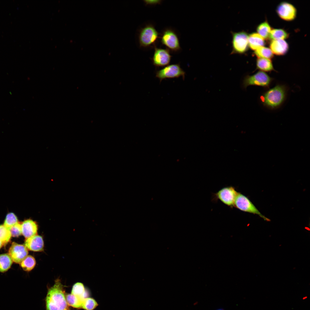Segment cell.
<instances>
[{
    "label": "cell",
    "mask_w": 310,
    "mask_h": 310,
    "mask_svg": "<svg viewBox=\"0 0 310 310\" xmlns=\"http://www.w3.org/2000/svg\"><path fill=\"white\" fill-rule=\"evenodd\" d=\"M254 54L257 58L271 59L274 57V55L271 49L263 46L259 47L255 50Z\"/></svg>",
    "instance_id": "21"
},
{
    "label": "cell",
    "mask_w": 310,
    "mask_h": 310,
    "mask_svg": "<svg viewBox=\"0 0 310 310\" xmlns=\"http://www.w3.org/2000/svg\"><path fill=\"white\" fill-rule=\"evenodd\" d=\"M161 42L167 49L172 52H176L181 50L178 36L172 28H166L163 31L161 34Z\"/></svg>",
    "instance_id": "7"
},
{
    "label": "cell",
    "mask_w": 310,
    "mask_h": 310,
    "mask_svg": "<svg viewBox=\"0 0 310 310\" xmlns=\"http://www.w3.org/2000/svg\"><path fill=\"white\" fill-rule=\"evenodd\" d=\"M289 34L285 30L282 29H274L271 30L269 38L272 40H284L288 38Z\"/></svg>",
    "instance_id": "20"
},
{
    "label": "cell",
    "mask_w": 310,
    "mask_h": 310,
    "mask_svg": "<svg viewBox=\"0 0 310 310\" xmlns=\"http://www.w3.org/2000/svg\"><path fill=\"white\" fill-rule=\"evenodd\" d=\"M28 253V249L23 245L13 242L9 248L8 254L13 261L20 264L26 257Z\"/></svg>",
    "instance_id": "12"
},
{
    "label": "cell",
    "mask_w": 310,
    "mask_h": 310,
    "mask_svg": "<svg viewBox=\"0 0 310 310\" xmlns=\"http://www.w3.org/2000/svg\"><path fill=\"white\" fill-rule=\"evenodd\" d=\"M271 30V27L267 21L260 24L257 28V33L265 39L269 38Z\"/></svg>",
    "instance_id": "19"
},
{
    "label": "cell",
    "mask_w": 310,
    "mask_h": 310,
    "mask_svg": "<svg viewBox=\"0 0 310 310\" xmlns=\"http://www.w3.org/2000/svg\"><path fill=\"white\" fill-rule=\"evenodd\" d=\"M13 260L8 254L0 255V272L7 271L11 267Z\"/></svg>",
    "instance_id": "18"
},
{
    "label": "cell",
    "mask_w": 310,
    "mask_h": 310,
    "mask_svg": "<svg viewBox=\"0 0 310 310\" xmlns=\"http://www.w3.org/2000/svg\"><path fill=\"white\" fill-rule=\"evenodd\" d=\"M216 310H224L222 308H219V309H217Z\"/></svg>",
    "instance_id": "31"
},
{
    "label": "cell",
    "mask_w": 310,
    "mask_h": 310,
    "mask_svg": "<svg viewBox=\"0 0 310 310\" xmlns=\"http://www.w3.org/2000/svg\"><path fill=\"white\" fill-rule=\"evenodd\" d=\"M3 243L0 240V249L3 246Z\"/></svg>",
    "instance_id": "30"
},
{
    "label": "cell",
    "mask_w": 310,
    "mask_h": 310,
    "mask_svg": "<svg viewBox=\"0 0 310 310\" xmlns=\"http://www.w3.org/2000/svg\"><path fill=\"white\" fill-rule=\"evenodd\" d=\"M238 192L232 186L224 187L214 194L215 199L219 200L227 206L232 208Z\"/></svg>",
    "instance_id": "8"
},
{
    "label": "cell",
    "mask_w": 310,
    "mask_h": 310,
    "mask_svg": "<svg viewBox=\"0 0 310 310\" xmlns=\"http://www.w3.org/2000/svg\"><path fill=\"white\" fill-rule=\"evenodd\" d=\"M46 310H67L68 305L65 295L63 286L57 279L48 290L46 299Z\"/></svg>",
    "instance_id": "2"
},
{
    "label": "cell",
    "mask_w": 310,
    "mask_h": 310,
    "mask_svg": "<svg viewBox=\"0 0 310 310\" xmlns=\"http://www.w3.org/2000/svg\"><path fill=\"white\" fill-rule=\"evenodd\" d=\"M19 222L18 218L13 213H8L6 215L3 225L9 230L14 225Z\"/></svg>",
    "instance_id": "25"
},
{
    "label": "cell",
    "mask_w": 310,
    "mask_h": 310,
    "mask_svg": "<svg viewBox=\"0 0 310 310\" xmlns=\"http://www.w3.org/2000/svg\"><path fill=\"white\" fill-rule=\"evenodd\" d=\"M186 73L181 67L180 64L168 65L163 68L158 70L156 72V77L160 80V82L166 79L178 78L182 77L183 80L185 78Z\"/></svg>",
    "instance_id": "6"
},
{
    "label": "cell",
    "mask_w": 310,
    "mask_h": 310,
    "mask_svg": "<svg viewBox=\"0 0 310 310\" xmlns=\"http://www.w3.org/2000/svg\"><path fill=\"white\" fill-rule=\"evenodd\" d=\"M271 60L257 58L256 61V69L266 73L275 71Z\"/></svg>",
    "instance_id": "17"
},
{
    "label": "cell",
    "mask_w": 310,
    "mask_h": 310,
    "mask_svg": "<svg viewBox=\"0 0 310 310\" xmlns=\"http://www.w3.org/2000/svg\"><path fill=\"white\" fill-rule=\"evenodd\" d=\"M276 12L281 19L286 21L294 20L297 13V9L294 6L286 2H282L278 5Z\"/></svg>",
    "instance_id": "11"
},
{
    "label": "cell",
    "mask_w": 310,
    "mask_h": 310,
    "mask_svg": "<svg viewBox=\"0 0 310 310\" xmlns=\"http://www.w3.org/2000/svg\"><path fill=\"white\" fill-rule=\"evenodd\" d=\"M22 233L26 239L36 235L38 226L32 220L28 219L21 223Z\"/></svg>",
    "instance_id": "14"
},
{
    "label": "cell",
    "mask_w": 310,
    "mask_h": 310,
    "mask_svg": "<svg viewBox=\"0 0 310 310\" xmlns=\"http://www.w3.org/2000/svg\"><path fill=\"white\" fill-rule=\"evenodd\" d=\"M144 1L146 4L147 5H154L160 3L161 1L160 0H145Z\"/></svg>",
    "instance_id": "29"
},
{
    "label": "cell",
    "mask_w": 310,
    "mask_h": 310,
    "mask_svg": "<svg viewBox=\"0 0 310 310\" xmlns=\"http://www.w3.org/2000/svg\"><path fill=\"white\" fill-rule=\"evenodd\" d=\"M25 246L29 250L34 251H41L43 250L44 242L42 237L35 235L26 239Z\"/></svg>",
    "instance_id": "13"
},
{
    "label": "cell",
    "mask_w": 310,
    "mask_h": 310,
    "mask_svg": "<svg viewBox=\"0 0 310 310\" xmlns=\"http://www.w3.org/2000/svg\"><path fill=\"white\" fill-rule=\"evenodd\" d=\"M68 305L74 308H81L83 299L75 296L71 294H67L66 296Z\"/></svg>",
    "instance_id": "23"
},
{
    "label": "cell",
    "mask_w": 310,
    "mask_h": 310,
    "mask_svg": "<svg viewBox=\"0 0 310 310\" xmlns=\"http://www.w3.org/2000/svg\"><path fill=\"white\" fill-rule=\"evenodd\" d=\"M234 207L244 212L258 215L267 221H270L260 213L247 197L240 192H238L236 198Z\"/></svg>",
    "instance_id": "5"
},
{
    "label": "cell",
    "mask_w": 310,
    "mask_h": 310,
    "mask_svg": "<svg viewBox=\"0 0 310 310\" xmlns=\"http://www.w3.org/2000/svg\"><path fill=\"white\" fill-rule=\"evenodd\" d=\"M36 264L35 258L31 255H28L20 264L24 270L29 271L33 269Z\"/></svg>",
    "instance_id": "22"
},
{
    "label": "cell",
    "mask_w": 310,
    "mask_h": 310,
    "mask_svg": "<svg viewBox=\"0 0 310 310\" xmlns=\"http://www.w3.org/2000/svg\"><path fill=\"white\" fill-rule=\"evenodd\" d=\"M159 35L154 25L151 24L145 25L139 30L138 38L140 46L145 48L155 46V44Z\"/></svg>",
    "instance_id": "3"
},
{
    "label": "cell",
    "mask_w": 310,
    "mask_h": 310,
    "mask_svg": "<svg viewBox=\"0 0 310 310\" xmlns=\"http://www.w3.org/2000/svg\"><path fill=\"white\" fill-rule=\"evenodd\" d=\"M11 235L14 237H17L22 233L21 223L18 222L13 226L9 230Z\"/></svg>",
    "instance_id": "28"
},
{
    "label": "cell",
    "mask_w": 310,
    "mask_h": 310,
    "mask_svg": "<svg viewBox=\"0 0 310 310\" xmlns=\"http://www.w3.org/2000/svg\"><path fill=\"white\" fill-rule=\"evenodd\" d=\"M273 80L266 73L259 71L253 75L245 76L243 81L242 86L245 89L249 86L268 88Z\"/></svg>",
    "instance_id": "4"
},
{
    "label": "cell",
    "mask_w": 310,
    "mask_h": 310,
    "mask_svg": "<svg viewBox=\"0 0 310 310\" xmlns=\"http://www.w3.org/2000/svg\"><path fill=\"white\" fill-rule=\"evenodd\" d=\"M11 237L9 230L3 225H0V240L3 245H5L9 241Z\"/></svg>",
    "instance_id": "26"
},
{
    "label": "cell",
    "mask_w": 310,
    "mask_h": 310,
    "mask_svg": "<svg viewBox=\"0 0 310 310\" xmlns=\"http://www.w3.org/2000/svg\"><path fill=\"white\" fill-rule=\"evenodd\" d=\"M307 298V297H305V298H303V299H306Z\"/></svg>",
    "instance_id": "32"
},
{
    "label": "cell",
    "mask_w": 310,
    "mask_h": 310,
    "mask_svg": "<svg viewBox=\"0 0 310 310\" xmlns=\"http://www.w3.org/2000/svg\"><path fill=\"white\" fill-rule=\"evenodd\" d=\"M172 57L167 49L158 48L155 46L154 55L151 60L153 65L158 68L168 65Z\"/></svg>",
    "instance_id": "10"
},
{
    "label": "cell",
    "mask_w": 310,
    "mask_h": 310,
    "mask_svg": "<svg viewBox=\"0 0 310 310\" xmlns=\"http://www.w3.org/2000/svg\"><path fill=\"white\" fill-rule=\"evenodd\" d=\"M270 49L273 53L277 55H283L288 51L289 46L284 40H272L270 44Z\"/></svg>",
    "instance_id": "15"
},
{
    "label": "cell",
    "mask_w": 310,
    "mask_h": 310,
    "mask_svg": "<svg viewBox=\"0 0 310 310\" xmlns=\"http://www.w3.org/2000/svg\"><path fill=\"white\" fill-rule=\"evenodd\" d=\"M69 310V309H68V310Z\"/></svg>",
    "instance_id": "33"
},
{
    "label": "cell",
    "mask_w": 310,
    "mask_h": 310,
    "mask_svg": "<svg viewBox=\"0 0 310 310\" xmlns=\"http://www.w3.org/2000/svg\"><path fill=\"white\" fill-rule=\"evenodd\" d=\"M71 294L80 298H86L85 289L83 284L80 282L75 284L73 286Z\"/></svg>",
    "instance_id": "24"
},
{
    "label": "cell",
    "mask_w": 310,
    "mask_h": 310,
    "mask_svg": "<svg viewBox=\"0 0 310 310\" xmlns=\"http://www.w3.org/2000/svg\"><path fill=\"white\" fill-rule=\"evenodd\" d=\"M248 46L253 50L263 46L265 42L264 39L257 33H252L248 36Z\"/></svg>",
    "instance_id": "16"
},
{
    "label": "cell",
    "mask_w": 310,
    "mask_h": 310,
    "mask_svg": "<svg viewBox=\"0 0 310 310\" xmlns=\"http://www.w3.org/2000/svg\"><path fill=\"white\" fill-rule=\"evenodd\" d=\"M98 305L96 301L90 298H85L83 300L81 308L86 310H93Z\"/></svg>",
    "instance_id": "27"
},
{
    "label": "cell",
    "mask_w": 310,
    "mask_h": 310,
    "mask_svg": "<svg viewBox=\"0 0 310 310\" xmlns=\"http://www.w3.org/2000/svg\"><path fill=\"white\" fill-rule=\"evenodd\" d=\"M248 36L247 33L243 31L234 33L232 35V46L235 53L243 54L248 50Z\"/></svg>",
    "instance_id": "9"
},
{
    "label": "cell",
    "mask_w": 310,
    "mask_h": 310,
    "mask_svg": "<svg viewBox=\"0 0 310 310\" xmlns=\"http://www.w3.org/2000/svg\"><path fill=\"white\" fill-rule=\"evenodd\" d=\"M288 90L287 86L284 85H276L262 94L260 97V102L264 106L269 109H277L285 100Z\"/></svg>",
    "instance_id": "1"
}]
</instances>
